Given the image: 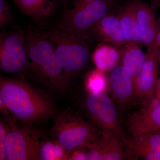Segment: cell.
<instances>
[{"label": "cell", "mask_w": 160, "mask_h": 160, "mask_svg": "<svg viewBox=\"0 0 160 160\" xmlns=\"http://www.w3.org/2000/svg\"><path fill=\"white\" fill-rule=\"evenodd\" d=\"M45 33L69 78L86 67L90 55L88 38L58 27Z\"/></svg>", "instance_id": "obj_3"}, {"label": "cell", "mask_w": 160, "mask_h": 160, "mask_svg": "<svg viewBox=\"0 0 160 160\" xmlns=\"http://www.w3.org/2000/svg\"><path fill=\"white\" fill-rule=\"evenodd\" d=\"M0 100L15 117L27 125L46 119L53 113L48 98L19 80L1 78Z\"/></svg>", "instance_id": "obj_1"}, {"label": "cell", "mask_w": 160, "mask_h": 160, "mask_svg": "<svg viewBox=\"0 0 160 160\" xmlns=\"http://www.w3.org/2000/svg\"><path fill=\"white\" fill-rule=\"evenodd\" d=\"M145 63L139 74L134 78L136 99L142 106L154 100L155 90L160 68L154 46L147 49Z\"/></svg>", "instance_id": "obj_10"}, {"label": "cell", "mask_w": 160, "mask_h": 160, "mask_svg": "<svg viewBox=\"0 0 160 160\" xmlns=\"http://www.w3.org/2000/svg\"><path fill=\"white\" fill-rule=\"evenodd\" d=\"M105 72L96 69L91 71L87 76L86 85L91 93L104 92L108 86V79Z\"/></svg>", "instance_id": "obj_20"}, {"label": "cell", "mask_w": 160, "mask_h": 160, "mask_svg": "<svg viewBox=\"0 0 160 160\" xmlns=\"http://www.w3.org/2000/svg\"><path fill=\"white\" fill-rule=\"evenodd\" d=\"M95 38L102 43L121 49L126 42L117 12L111 11L99 21L91 29Z\"/></svg>", "instance_id": "obj_13"}, {"label": "cell", "mask_w": 160, "mask_h": 160, "mask_svg": "<svg viewBox=\"0 0 160 160\" xmlns=\"http://www.w3.org/2000/svg\"><path fill=\"white\" fill-rule=\"evenodd\" d=\"M118 1L94 0L78 9H67L57 27L88 39V32L99 21L110 12Z\"/></svg>", "instance_id": "obj_5"}, {"label": "cell", "mask_w": 160, "mask_h": 160, "mask_svg": "<svg viewBox=\"0 0 160 160\" xmlns=\"http://www.w3.org/2000/svg\"><path fill=\"white\" fill-rule=\"evenodd\" d=\"M153 46L160 68V14L157 18L156 34Z\"/></svg>", "instance_id": "obj_24"}, {"label": "cell", "mask_w": 160, "mask_h": 160, "mask_svg": "<svg viewBox=\"0 0 160 160\" xmlns=\"http://www.w3.org/2000/svg\"><path fill=\"white\" fill-rule=\"evenodd\" d=\"M123 133L103 130L100 132L98 139L92 144L99 152L101 160L125 159L122 140Z\"/></svg>", "instance_id": "obj_15"}, {"label": "cell", "mask_w": 160, "mask_h": 160, "mask_svg": "<svg viewBox=\"0 0 160 160\" xmlns=\"http://www.w3.org/2000/svg\"><path fill=\"white\" fill-rule=\"evenodd\" d=\"M92 59L97 69L104 72H109L119 65L121 52L114 46L102 42L93 51Z\"/></svg>", "instance_id": "obj_18"}, {"label": "cell", "mask_w": 160, "mask_h": 160, "mask_svg": "<svg viewBox=\"0 0 160 160\" xmlns=\"http://www.w3.org/2000/svg\"><path fill=\"white\" fill-rule=\"evenodd\" d=\"M136 10L139 29L140 44L147 49L154 44L157 18L152 6L140 0H136Z\"/></svg>", "instance_id": "obj_14"}, {"label": "cell", "mask_w": 160, "mask_h": 160, "mask_svg": "<svg viewBox=\"0 0 160 160\" xmlns=\"http://www.w3.org/2000/svg\"><path fill=\"white\" fill-rule=\"evenodd\" d=\"M8 130L6 125L2 122L0 123V160H6V140Z\"/></svg>", "instance_id": "obj_23"}, {"label": "cell", "mask_w": 160, "mask_h": 160, "mask_svg": "<svg viewBox=\"0 0 160 160\" xmlns=\"http://www.w3.org/2000/svg\"><path fill=\"white\" fill-rule=\"evenodd\" d=\"M37 131L27 128L8 129L6 140V160H39L43 140Z\"/></svg>", "instance_id": "obj_7"}, {"label": "cell", "mask_w": 160, "mask_h": 160, "mask_svg": "<svg viewBox=\"0 0 160 160\" xmlns=\"http://www.w3.org/2000/svg\"><path fill=\"white\" fill-rule=\"evenodd\" d=\"M52 133L57 142L66 151L94 142L100 135L93 126L70 111L58 117Z\"/></svg>", "instance_id": "obj_4"}, {"label": "cell", "mask_w": 160, "mask_h": 160, "mask_svg": "<svg viewBox=\"0 0 160 160\" xmlns=\"http://www.w3.org/2000/svg\"><path fill=\"white\" fill-rule=\"evenodd\" d=\"M12 19L10 7L6 0H0V26L4 27L8 25Z\"/></svg>", "instance_id": "obj_22"}, {"label": "cell", "mask_w": 160, "mask_h": 160, "mask_svg": "<svg viewBox=\"0 0 160 160\" xmlns=\"http://www.w3.org/2000/svg\"><path fill=\"white\" fill-rule=\"evenodd\" d=\"M122 65L126 67L135 78L142 69L146 58V53L135 42L126 43L120 49Z\"/></svg>", "instance_id": "obj_19"}, {"label": "cell", "mask_w": 160, "mask_h": 160, "mask_svg": "<svg viewBox=\"0 0 160 160\" xmlns=\"http://www.w3.org/2000/svg\"><path fill=\"white\" fill-rule=\"evenodd\" d=\"M69 159L74 160H87V152L82 151V150L75 152L72 155Z\"/></svg>", "instance_id": "obj_25"}, {"label": "cell", "mask_w": 160, "mask_h": 160, "mask_svg": "<svg viewBox=\"0 0 160 160\" xmlns=\"http://www.w3.org/2000/svg\"><path fill=\"white\" fill-rule=\"evenodd\" d=\"M55 142L43 141L40 150L39 158L42 160H57L55 152Z\"/></svg>", "instance_id": "obj_21"}, {"label": "cell", "mask_w": 160, "mask_h": 160, "mask_svg": "<svg viewBox=\"0 0 160 160\" xmlns=\"http://www.w3.org/2000/svg\"><path fill=\"white\" fill-rule=\"evenodd\" d=\"M152 1L155 5L160 6V0H152Z\"/></svg>", "instance_id": "obj_28"}, {"label": "cell", "mask_w": 160, "mask_h": 160, "mask_svg": "<svg viewBox=\"0 0 160 160\" xmlns=\"http://www.w3.org/2000/svg\"><path fill=\"white\" fill-rule=\"evenodd\" d=\"M108 79L109 92L119 106L126 107L136 99L134 79L126 67L116 66L109 72Z\"/></svg>", "instance_id": "obj_12"}, {"label": "cell", "mask_w": 160, "mask_h": 160, "mask_svg": "<svg viewBox=\"0 0 160 160\" xmlns=\"http://www.w3.org/2000/svg\"><path fill=\"white\" fill-rule=\"evenodd\" d=\"M28 67L37 77L52 86L62 88L69 77L63 69L54 48L45 32L34 29L26 32Z\"/></svg>", "instance_id": "obj_2"}, {"label": "cell", "mask_w": 160, "mask_h": 160, "mask_svg": "<svg viewBox=\"0 0 160 160\" xmlns=\"http://www.w3.org/2000/svg\"><path fill=\"white\" fill-rule=\"evenodd\" d=\"M116 12L126 43L135 42L140 44L136 0H128L120 6Z\"/></svg>", "instance_id": "obj_16"}, {"label": "cell", "mask_w": 160, "mask_h": 160, "mask_svg": "<svg viewBox=\"0 0 160 160\" xmlns=\"http://www.w3.org/2000/svg\"><path fill=\"white\" fill-rule=\"evenodd\" d=\"M85 106L89 116L102 130L123 133L116 106L105 92H89L86 98Z\"/></svg>", "instance_id": "obj_8"}, {"label": "cell", "mask_w": 160, "mask_h": 160, "mask_svg": "<svg viewBox=\"0 0 160 160\" xmlns=\"http://www.w3.org/2000/svg\"><path fill=\"white\" fill-rule=\"evenodd\" d=\"M0 64L1 69L8 73H20L28 67L26 32L14 30L1 33Z\"/></svg>", "instance_id": "obj_6"}, {"label": "cell", "mask_w": 160, "mask_h": 160, "mask_svg": "<svg viewBox=\"0 0 160 160\" xmlns=\"http://www.w3.org/2000/svg\"><path fill=\"white\" fill-rule=\"evenodd\" d=\"M154 99L160 102V77L158 78L155 90Z\"/></svg>", "instance_id": "obj_27"}, {"label": "cell", "mask_w": 160, "mask_h": 160, "mask_svg": "<svg viewBox=\"0 0 160 160\" xmlns=\"http://www.w3.org/2000/svg\"><path fill=\"white\" fill-rule=\"evenodd\" d=\"M122 140L125 159L160 160V130L132 137L123 133Z\"/></svg>", "instance_id": "obj_9"}, {"label": "cell", "mask_w": 160, "mask_h": 160, "mask_svg": "<svg viewBox=\"0 0 160 160\" xmlns=\"http://www.w3.org/2000/svg\"><path fill=\"white\" fill-rule=\"evenodd\" d=\"M129 137L160 130V102L151 103L127 116L125 122Z\"/></svg>", "instance_id": "obj_11"}, {"label": "cell", "mask_w": 160, "mask_h": 160, "mask_svg": "<svg viewBox=\"0 0 160 160\" xmlns=\"http://www.w3.org/2000/svg\"><path fill=\"white\" fill-rule=\"evenodd\" d=\"M24 14L36 21L49 18L54 11L59 0H13Z\"/></svg>", "instance_id": "obj_17"}, {"label": "cell", "mask_w": 160, "mask_h": 160, "mask_svg": "<svg viewBox=\"0 0 160 160\" xmlns=\"http://www.w3.org/2000/svg\"><path fill=\"white\" fill-rule=\"evenodd\" d=\"M94 0H75L70 9H77L86 6Z\"/></svg>", "instance_id": "obj_26"}]
</instances>
